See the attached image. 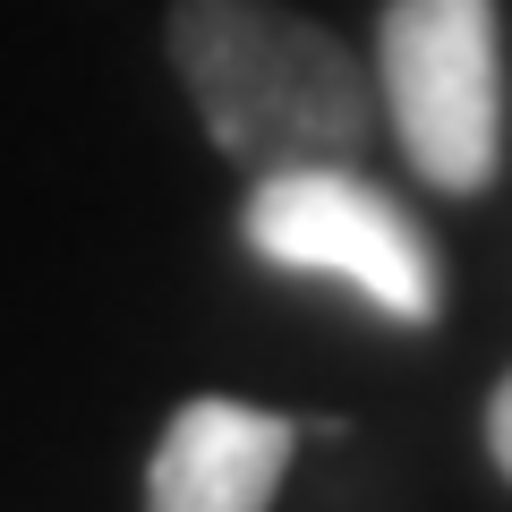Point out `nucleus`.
Instances as JSON below:
<instances>
[{
	"instance_id": "f257e3e1",
	"label": "nucleus",
	"mask_w": 512,
	"mask_h": 512,
	"mask_svg": "<svg viewBox=\"0 0 512 512\" xmlns=\"http://www.w3.org/2000/svg\"><path fill=\"white\" fill-rule=\"evenodd\" d=\"M163 43L205 137L239 171L350 163L376 128L367 69L282 0H171Z\"/></svg>"
},
{
	"instance_id": "f03ea898",
	"label": "nucleus",
	"mask_w": 512,
	"mask_h": 512,
	"mask_svg": "<svg viewBox=\"0 0 512 512\" xmlns=\"http://www.w3.org/2000/svg\"><path fill=\"white\" fill-rule=\"evenodd\" d=\"M376 86L410 171L444 197H478L504 163V35L495 0H384Z\"/></svg>"
},
{
	"instance_id": "7ed1b4c3",
	"label": "nucleus",
	"mask_w": 512,
	"mask_h": 512,
	"mask_svg": "<svg viewBox=\"0 0 512 512\" xmlns=\"http://www.w3.org/2000/svg\"><path fill=\"white\" fill-rule=\"evenodd\" d=\"M239 239L274 274L350 282L393 325H436L444 316V265L427 248V231L376 180H359L350 163L256 171L248 205H239Z\"/></svg>"
},
{
	"instance_id": "20e7f679",
	"label": "nucleus",
	"mask_w": 512,
	"mask_h": 512,
	"mask_svg": "<svg viewBox=\"0 0 512 512\" xmlns=\"http://www.w3.org/2000/svg\"><path fill=\"white\" fill-rule=\"evenodd\" d=\"M291 453H299V419L197 393L171 410L163 444L146 461V512H274Z\"/></svg>"
},
{
	"instance_id": "39448f33",
	"label": "nucleus",
	"mask_w": 512,
	"mask_h": 512,
	"mask_svg": "<svg viewBox=\"0 0 512 512\" xmlns=\"http://www.w3.org/2000/svg\"><path fill=\"white\" fill-rule=\"evenodd\" d=\"M487 453H495V470L512 478V376L495 384V402H487Z\"/></svg>"
}]
</instances>
